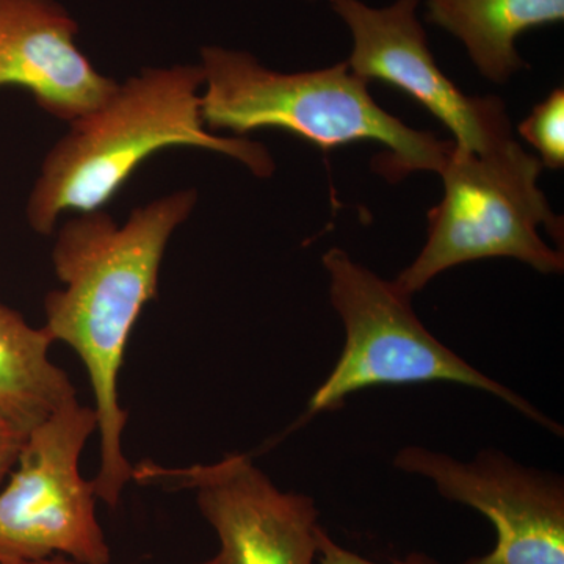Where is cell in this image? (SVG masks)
Masks as SVG:
<instances>
[{"label": "cell", "mask_w": 564, "mask_h": 564, "mask_svg": "<svg viewBox=\"0 0 564 564\" xmlns=\"http://www.w3.org/2000/svg\"><path fill=\"white\" fill-rule=\"evenodd\" d=\"M202 117L209 131L243 137L276 128L332 151L355 141H377L389 152L381 172L399 177L413 172H443L455 143L415 131L381 109L369 82L347 62L332 68L285 74L263 68L243 51L202 50Z\"/></svg>", "instance_id": "3957f363"}, {"label": "cell", "mask_w": 564, "mask_h": 564, "mask_svg": "<svg viewBox=\"0 0 564 564\" xmlns=\"http://www.w3.org/2000/svg\"><path fill=\"white\" fill-rule=\"evenodd\" d=\"M22 564H80L73 562V560L65 558V556H52V558L40 560V562L22 563Z\"/></svg>", "instance_id": "2e32d148"}, {"label": "cell", "mask_w": 564, "mask_h": 564, "mask_svg": "<svg viewBox=\"0 0 564 564\" xmlns=\"http://www.w3.org/2000/svg\"><path fill=\"white\" fill-rule=\"evenodd\" d=\"M96 432L95 410L74 400L25 436L0 486V564L52 556L111 564L95 485L80 473V456Z\"/></svg>", "instance_id": "8992f818"}, {"label": "cell", "mask_w": 564, "mask_h": 564, "mask_svg": "<svg viewBox=\"0 0 564 564\" xmlns=\"http://www.w3.org/2000/svg\"><path fill=\"white\" fill-rule=\"evenodd\" d=\"M54 340L0 300V430L24 441L77 400L69 375L51 359Z\"/></svg>", "instance_id": "8fae6325"}, {"label": "cell", "mask_w": 564, "mask_h": 564, "mask_svg": "<svg viewBox=\"0 0 564 564\" xmlns=\"http://www.w3.org/2000/svg\"><path fill=\"white\" fill-rule=\"evenodd\" d=\"M352 36L348 66L364 80H383L422 104L454 133L455 147L484 152L511 139L499 98H469L437 66L415 17L421 0L373 9L361 0H329Z\"/></svg>", "instance_id": "9c48e42d"}, {"label": "cell", "mask_w": 564, "mask_h": 564, "mask_svg": "<svg viewBox=\"0 0 564 564\" xmlns=\"http://www.w3.org/2000/svg\"><path fill=\"white\" fill-rule=\"evenodd\" d=\"M393 466L432 481L445 500L474 508L492 522V551L463 564H564L560 475L522 466L499 451H481L463 462L419 445L402 448Z\"/></svg>", "instance_id": "ba28073f"}, {"label": "cell", "mask_w": 564, "mask_h": 564, "mask_svg": "<svg viewBox=\"0 0 564 564\" xmlns=\"http://www.w3.org/2000/svg\"><path fill=\"white\" fill-rule=\"evenodd\" d=\"M193 188L139 207L118 225L106 210L85 212L58 228L52 267L62 289L44 299L43 328L79 356L95 399L101 462L93 478L107 507L120 503L133 467L122 448L128 413L120 373L129 339L144 306L158 299L159 274L173 232L191 217Z\"/></svg>", "instance_id": "6da1fadb"}, {"label": "cell", "mask_w": 564, "mask_h": 564, "mask_svg": "<svg viewBox=\"0 0 564 564\" xmlns=\"http://www.w3.org/2000/svg\"><path fill=\"white\" fill-rule=\"evenodd\" d=\"M543 163L513 139L477 154L454 147L441 176L444 198L429 214V237L393 280L408 295L452 267L513 258L543 274L563 273L564 256L544 242L547 228L563 242V221L538 187Z\"/></svg>", "instance_id": "277c9868"}, {"label": "cell", "mask_w": 564, "mask_h": 564, "mask_svg": "<svg viewBox=\"0 0 564 564\" xmlns=\"http://www.w3.org/2000/svg\"><path fill=\"white\" fill-rule=\"evenodd\" d=\"M519 132L540 152V161L549 169L564 165V91L556 88L534 107L530 117L521 122Z\"/></svg>", "instance_id": "4fadbf2b"}, {"label": "cell", "mask_w": 564, "mask_h": 564, "mask_svg": "<svg viewBox=\"0 0 564 564\" xmlns=\"http://www.w3.org/2000/svg\"><path fill=\"white\" fill-rule=\"evenodd\" d=\"M77 32L57 0H0V88L31 93L62 121L98 109L118 84L79 50Z\"/></svg>", "instance_id": "30bf717a"}, {"label": "cell", "mask_w": 564, "mask_h": 564, "mask_svg": "<svg viewBox=\"0 0 564 564\" xmlns=\"http://www.w3.org/2000/svg\"><path fill=\"white\" fill-rule=\"evenodd\" d=\"M199 65L147 68L118 84L98 109L69 122L44 158L29 195V225L51 236L65 212L101 210L151 155L169 148H199L272 176L269 150L240 137H217L204 126Z\"/></svg>", "instance_id": "7a4b0ae2"}, {"label": "cell", "mask_w": 564, "mask_h": 564, "mask_svg": "<svg viewBox=\"0 0 564 564\" xmlns=\"http://www.w3.org/2000/svg\"><path fill=\"white\" fill-rule=\"evenodd\" d=\"M24 441L11 436L10 433L0 430V486L6 484L14 463H17L18 454Z\"/></svg>", "instance_id": "9a60e30c"}, {"label": "cell", "mask_w": 564, "mask_h": 564, "mask_svg": "<svg viewBox=\"0 0 564 564\" xmlns=\"http://www.w3.org/2000/svg\"><path fill=\"white\" fill-rule=\"evenodd\" d=\"M196 564H223L220 555H214L212 558L206 560V562L196 563Z\"/></svg>", "instance_id": "e0dca14e"}, {"label": "cell", "mask_w": 564, "mask_h": 564, "mask_svg": "<svg viewBox=\"0 0 564 564\" xmlns=\"http://www.w3.org/2000/svg\"><path fill=\"white\" fill-rule=\"evenodd\" d=\"M564 18V0H429L426 20L456 36L478 70L492 82L524 68L516 40Z\"/></svg>", "instance_id": "7c38bea8"}, {"label": "cell", "mask_w": 564, "mask_h": 564, "mask_svg": "<svg viewBox=\"0 0 564 564\" xmlns=\"http://www.w3.org/2000/svg\"><path fill=\"white\" fill-rule=\"evenodd\" d=\"M317 560L318 564H383L375 563L372 560L364 558V556L355 554V552L348 551L343 545L337 544L336 541L329 536L323 527L318 530L317 536ZM388 564H440L433 562L432 558L425 555L413 554L406 556L404 560L399 562H392Z\"/></svg>", "instance_id": "5bb4252c"}, {"label": "cell", "mask_w": 564, "mask_h": 564, "mask_svg": "<svg viewBox=\"0 0 564 564\" xmlns=\"http://www.w3.org/2000/svg\"><path fill=\"white\" fill-rule=\"evenodd\" d=\"M329 300L343 321L345 344L336 366L313 393L303 421L343 406L351 393L386 384L455 383L491 393L530 421L562 436L563 429L510 388L475 369L419 321L411 295L347 251L323 256Z\"/></svg>", "instance_id": "5b68a950"}, {"label": "cell", "mask_w": 564, "mask_h": 564, "mask_svg": "<svg viewBox=\"0 0 564 564\" xmlns=\"http://www.w3.org/2000/svg\"><path fill=\"white\" fill-rule=\"evenodd\" d=\"M132 481L191 489L217 534L223 564H314L318 510L310 496L282 491L250 455L228 454L210 464L163 467L140 463Z\"/></svg>", "instance_id": "52a82bcc"}]
</instances>
